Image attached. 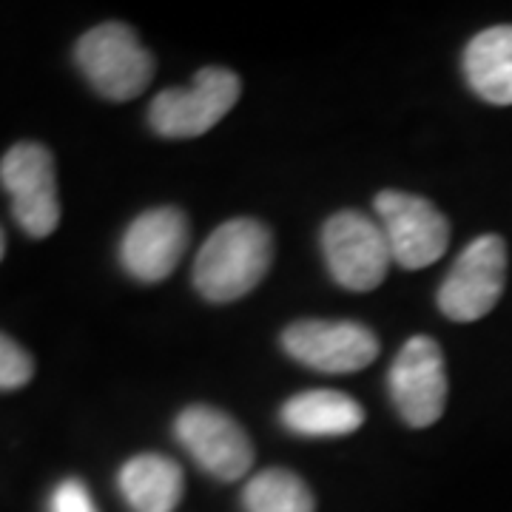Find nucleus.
Wrapping results in <instances>:
<instances>
[{"label":"nucleus","instance_id":"obj_1","mask_svg":"<svg viewBox=\"0 0 512 512\" xmlns=\"http://www.w3.org/2000/svg\"><path fill=\"white\" fill-rule=\"evenodd\" d=\"M274 262V237L268 225L254 217H234L222 222L202 242L194 259V288L211 305L237 302L265 279Z\"/></svg>","mask_w":512,"mask_h":512},{"label":"nucleus","instance_id":"obj_2","mask_svg":"<svg viewBox=\"0 0 512 512\" xmlns=\"http://www.w3.org/2000/svg\"><path fill=\"white\" fill-rule=\"evenodd\" d=\"M77 69L86 74L92 89L111 103H126L146 92L154 80V55L140 43L126 23H100L74 46Z\"/></svg>","mask_w":512,"mask_h":512},{"label":"nucleus","instance_id":"obj_3","mask_svg":"<svg viewBox=\"0 0 512 512\" xmlns=\"http://www.w3.org/2000/svg\"><path fill=\"white\" fill-rule=\"evenodd\" d=\"M242 80L222 66H205L191 86L165 89L148 106V126L168 140H191L220 123L239 103Z\"/></svg>","mask_w":512,"mask_h":512},{"label":"nucleus","instance_id":"obj_4","mask_svg":"<svg viewBox=\"0 0 512 512\" xmlns=\"http://www.w3.org/2000/svg\"><path fill=\"white\" fill-rule=\"evenodd\" d=\"M322 254L330 276L345 291H376L393 265L379 220L362 211H339L322 225Z\"/></svg>","mask_w":512,"mask_h":512},{"label":"nucleus","instance_id":"obj_5","mask_svg":"<svg viewBox=\"0 0 512 512\" xmlns=\"http://www.w3.org/2000/svg\"><path fill=\"white\" fill-rule=\"evenodd\" d=\"M373 208L399 268L421 271L444 256L450 245V222L427 197L387 188L376 194Z\"/></svg>","mask_w":512,"mask_h":512},{"label":"nucleus","instance_id":"obj_6","mask_svg":"<svg viewBox=\"0 0 512 512\" xmlns=\"http://www.w3.org/2000/svg\"><path fill=\"white\" fill-rule=\"evenodd\" d=\"M507 285V245L498 234L476 237L441 282L439 311L453 322H478L493 311Z\"/></svg>","mask_w":512,"mask_h":512},{"label":"nucleus","instance_id":"obj_7","mask_svg":"<svg viewBox=\"0 0 512 512\" xmlns=\"http://www.w3.org/2000/svg\"><path fill=\"white\" fill-rule=\"evenodd\" d=\"M0 183L12 217L32 239H46L60 225L55 157L43 143H18L0 160Z\"/></svg>","mask_w":512,"mask_h":512},{"label":"nucleus","instance_id":"obj_8","mask_svg":"<svg viewBox=\"0 0 512 512\" xmlns=\"http://www.w3.org/2000/svg\"><path fill=\"white\" fill-rule=\"evenodd\" d=\"M387 384L407 427H433L447 407V365L439 342L430 336H410L390 365Z\"/></svg>","mask_w":512,"mask_h":512},{"label":"nucleus","instance_id":"obj_9","mask_svg":"<svg viewBox=\"0 0 512 512\" xmlns=\"http://www.w3.org/2000/svg\"><path fill=\"white\" fill-rule=\"evenodd\" d=\"M282 348L319 373H356L379 356L376 333L348 319H302L282 330Z\"/></svg>","mask_w":512,"mask_h":512},{"label":"nucleus","instance_id":"obj_10","mask_svg":"<svg viewBox=\"0 0 512 512\" xmlns=\"http://www.w3.org/2000/svg\"><path fill=\"white\" fill-rule=\"evenodd\" d=\"M174 433L208 476L239 481L254 467V444L242 424L208 404H191L174 421Z\"/></svg>","mask_w":512,"mask_h":512},{"label":"nucleus","instance_id":"obj_11","mask_svg":"<svg viewBox=\"0 0 512 512\" xmlns=\"http://www.w3.org/2000/svg\"><path fill=\"white\" fill-rule=\"evenodd\" d=\"M188 217L174 205L148 208L120 239V265L131 279L157 285L177 271L188 251Z\"/></svg>","mask_w":512,"mask_h":512},{"label":"nucleus","instance_id":"obj_12","mask_svg":"<svg viewBox=\"0 0 512 512\" xmlns=\"http://www.w3.org/2000/svg\"><path fill=\"white\" fill-rule=\"evenodd\" d=\"M279 419L296 436L333 439L356 433L365 424V407L339 390H305L282 404Z\"/></svg>","mask_w":512,"mask_h":512},{"label":"nucleus","instance_id":"obj_13","mask_svg":"<svg viewBox=\"0 0 512 512\" xmlns=\"http://www.w3.org/2000/svg\"><path fill=\"white\" fill-rule=\"evenodd\" d=\"M120 493L134 512H174L185 490L183 467L160 453H140L120 467Z\"/></svg>","mask_w":512,"mask_h":512},{"label":"nucleus","instance_id":"obj_14","mask_svg":"<svg viewBox=\"0 0 512 512\" xmlns=\"http://www.w3.org/2000/svg\"><path fill=\"white\" fill-rule=\"evenodd\" d=\"M464 77L490 106H512V26H490L464 49Z\"/></svg>","mask_w":512,"mask_h":512},{"label":"nucleus","instance_id":"obj_15","mask_svg":"<svg viewBox=\"0 0 512 512\" xmlns=\"http://www.w3.org/2000/svg\"><path fill=\"white\" fill-rule=\"evenodd\" d=\"M242 507L245 512H316V501L311 487L296 473L271 467L245 484Z\"/></svg>","mask_w":512,"mask_h":512},{"label":"nucleus","instance_id":"obj_16","mask_svg":"<svg viewBox=\"0 0 512 512\" xmlns=\"http://www.w3.org/2000/svg\"><path fill=\"white\" fill-rule=\"evenodd\" d=\"M35 376V362L26 350L20 348L12 336H0V387L18 390Z\"/></svg>","mask_w":512,"mask_h":512},{"label":"nucleus","instance_id":"obj_17","mask_svg":"<svg viewBox=\"0 0 512 512\" xmlns=\"http://www.w3.org/2000/svg\"><path fill=\"white\" fill-rule=\"evenodd\" d=\"M49 512H97L89 487L80 478H66L49 498Z\"/></svg>","mask_w":512,"mask_h":512}]
</instances>
